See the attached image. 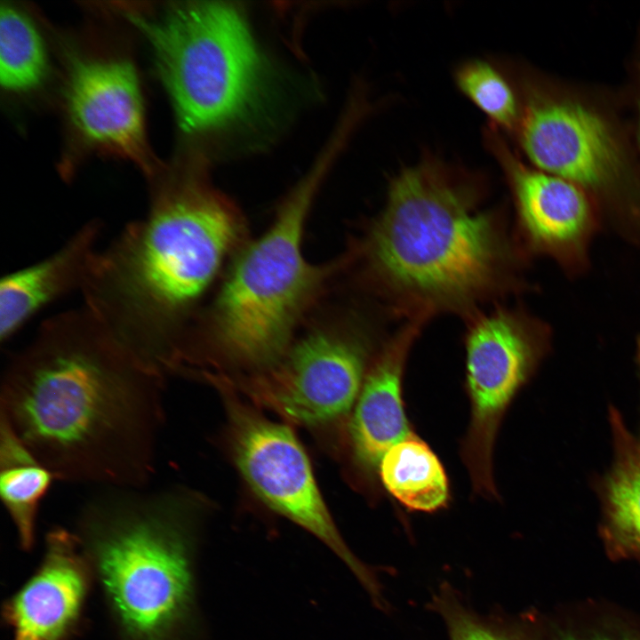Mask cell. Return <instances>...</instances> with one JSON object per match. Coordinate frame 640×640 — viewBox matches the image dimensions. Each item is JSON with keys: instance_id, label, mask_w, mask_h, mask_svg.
Listing matches in <instances>:
<instances>
[{"instance_id": "9", "label": "cell", "mask_w": 640, "mask_h": 640, "mask_svg": "<svg viewBox=\"0 0 640 640\" xmlns=\"http://www.w3.org/2000/svg\"><path fill=\"white\" fill-rule=\"evenodd\" d=\"M548 324L522 307L500 306L468 319L466 379L471 417L462 455L475 489L496 493L492 454L500 422L516 393L548 353Z\"/></svg>"}, {"instance_id": "13", "label": "cell", "mask_w": 640, "mask_h": 640, "mask_svg": "<svg viewBox=\"0 0 640 640\" xmlns=\"http://www.w3.org/2000/svg\"><path fill=\"white\" fill-rule=\"evenodd\" d=\"M423 325L404 323L383 341L368 368L349 427L353 455L364 469L379 467L383 455L410 434L401 384L408 354Z\"/></svg>"}, {"instance_id": "1", "label": "cell", "mask_w": 640, "mask_h": 640, "mask_svg": "<svg viewBox=\"0 0 640 640\" xmlns=\"http://www.w3.org/2000/svg\"><path fill=\"white\" fill-rule=\"evenodd\" d=\"M164 378L83 305L13 355L0 415L57 479L141 489L155 471Z\"/></svg>"}, {"instance_id": "15", "label": "cell", "mask_w": 640, "mask_h": 640, "mask_svg": "<svg viewBox=\"0 0 640 640\" xmlns=\"http://www.w3.org/2000/svg\"><path fill=\"white\" fill-rule=\"evenodd\" d=\"M55 478L0 415V495L22 549L34 546L38 509Z\"/></svg>"}, {"instance_id": "21", "label": "cell", "mask_w": 640, "mask_h": 640, "mask_svg": "<svg viewBox=\"0 0 640 640\" xmlns=\"http://www.w3.org/2000/svg\"><path fill=\"white\" fill-rule=\"evenodd\" d=\"M557 640H637L628 636H608V635H575L572 633L562 634Z\"/></svg>"}, {"instance_id": "18", "label": "cell", "mask_w": 640, "mask_h": 640, "mask_svg": "<svg viewBox=\"0 0 640 640\" xmlns=\"http://www.w3.org/2000/svg\"><path fill=\"white\" fill-rule=\"evenodd\" d=\"M48 68L46 49L33 21L20 10L3 4L0 12V82L9 92L39 86Z\"/></svg>"}, {"instance_id": "12", "label": "cell", "mask_w": 640, "mask_h": 640, "mask_svg": "<svg viewBox=\"0 0 640 640\" xmlns=\"http://www.w3.org/2000/svg\"><path fill=\"white\" fill-rule=\"evenodd\" d=\"M94 580L75 532L51 530L40 566L3 605V620L12 628V640H71Z\"/></svg>"}, {"instance_id": "5", "label": "cell", "mask_w": 640, "mask_h": 640, "mask_svg": "<svg viewBox=\"0 0 640 640\" xmlns=\"http://www.w3.org/2000/svg\"><path fill=\"white\" fill-rule=\"evenodd\" d=\"M319 176L301 183L281 206L270 228L245 244L206 306L185 330L176 367L196 373L220 356L256 372L284 354L301 321L343 258L312 264L302 252V236Z\"/></svg>"}, {"instance_id": "6", "label": "cell", "mask_w": 640, "mask_h": 640, "mask_svg": "<svg viewBox=\"0 0 640 640\" xmlns=\"http://www.w3.org/2000/svg\"><path fill=\"white\" fill-rule=\"evenodd\" d=\"M149 43L180 128L214 131L255 99L262 62L243 15L228 4L188 3L158 18L128 13Z\"/></svg>"}, {"instance_id": "22", "label": "cell", "mask_w": 640, "mask_h": 640, "mask_svg": "<svg viewBox=\"0 0 640 640\" xmlns=\"http://www.w3.org/2000/svg\"><path fill=\"white\" fill-rule=\"evenodd\" d=\"M639 135H640V126H639Z\"/></svg>"}, {"instance_id": "20", "label": "cell", "mask_w": 640, "mask_h": 640, "mask_svg": "<svg viewBox=\"0 0 640 640\" xmlns=\"http://www.w3.org/2000/svg\"><path fill=\"white\" fill-rule=\"evenodd\" d=\"M446 624L450 640H519L505 627L492 624L462 605L450 590L435 599Z\"/></svg>"}, {"instance_id": "16", "label": "cell", "mask_w": 640, "mask_h": 640, "mask_svg": "<svg viewBox=\"0 0 640 640\" xmlns=\"http://www.w3.org/2000/svg\"><path fill=\"white\" fill-rule=\"evenodd\" d=\"M379 468L384 487L409 509L433 512L447 504L449 484L442 463L411 433L383 455Z\"/></svg>"}, {"instance_id": "14", "label": "cell", "mask_w": 640, "mask_h": 640, "mask_svg": "<svg viewBox=\"0 0 640 640\" xmlns=\"http://www.w3.org/2000/svg\"><path fill=\"white\" fill-rule=\"evenodd\" d=\"M100 220L80 227L56 252L0 282V339L12 338L40 309L86 284L100 250Z\"/></svg>"}, {"instance_id": "8", "label": "cell", "mask_w": 640, "mask_h": 640, "mask_svg": "<svg viewBox=\"0 0 640 640\" xmlns=\"http://www.w3.org/2000/svg\"><path fill=\"white\" fill-rule=\"evenodd\" d=\"M210 382L221 391L235 460L247 484L272 510L302 527L329 548L380 603V584L341 537L317 487L310 461L293 431L241 401L226 380Z\"/></svg>"}, {"instance_id": "11", "label": "cell", "mask_w": 640, "mask_h": 640, "mask_svg": "<svg viewBox=\"0 0 640 640\" xmlns=\"http://www.w3.org/2000/svg\"><path fill=\"white\" fill-rule=\"evenodd\" d=\"M66 99L72 125L85 143L133 162L149 179L161 173L147 142L143 98L132 63L73 60Z\"/></svg>"}, {"instance_id": "19", "label": "cell", "mask_w": 640, "mask_h": 640, "mask_svg": "<svg viewBox=\"0 0 640 640\" xmlns=\"http://www.w3.org/2000/svg\"><path fill=\"white\" fill-rule=\"evenodd\" d=\"M456 82L466 94L492 122L511 129L518 123L516 96L504 76L489 63L474 60L461 65Z\"/></svg>"}, {"instance_id": "7", "label": "cell", "mask_w": 640, "mask_h": 640, "mask_svg": "<svg viewBox=\"0 0 640 640\" xmlns=\"http://www.w3.org/2000/svg\"><path fill=\"white\" fill-rule=\"evenodd\" d=\"M378 328L351 312L316 324L293 340L271 366L255 372L244 390L258 403L297 424L316 427L347 415L382 345Z\"/></svg>"}, {"instance_id": "2", "label": "cell", "mask_w": 640, "mask_h": 640, "mask_svg": "<svg viewBox=\"0 0 640 640\" xmlns=\"http://www.w3.org/2000/svg\"><path fill=\"white\" fill-rule=\"evenodd\" d=\"M484 194L476 178L430 157L391 180L383 209L344 256L385 316L468 320L531 287L530 257L505 212L482 205Z\"/></svg>"}, {"instance_id": "10", "label": "cell", "mask_w": 640, "mask_h": 640, "mask_svg": "<svg viewBox=\"0 0 640 640\" xmlns=\"http://www.w3.org/2000/svg\"><path fill=\"white\" fill-rule=\"evenodd\" d=\"M487 142L510 186L514 229L526 254L550 258L569 276L583 274L603 222L588 194L571 181L524 165L497 132L489 131Z\"/></svg>"}, {"instance_id": "3", "label": "cell", "mask_w": 640, "mask_h": 640, "mask_svg": "<svg viewBox=\"0 0 640 640\" xmlns=\"http://www.w3.org/2000/svg\"><path fill=\"white\" fill-rule=\"evenodd\" d=\"M152 181L144 218L100 250L84 305L134 355L164 376L223 263L245 244L236 207L199 172Z\"/></svg>"}, {"instance_id": "4", "label": "cell", "mask_w": 640, "mask_h": 640, "mask_svg": "<svg viewBox=\"0 0 640 640\" xmlns=\"http://www.w3.org/2000/svg\"><path fill=\"white\" fill-rule=\"evenodd\" d=\"M87 503L76 535L120 640H182L195 612L193 519L178 489L113 488Z\"/></svg>"}, {"instance_id": "17", "label": "cell", "mask_w": 640, "mask_h": 640, "mask_svg": "<svg viewBox=\"0 0 640 640\" xmlns=\"http://www.w3.org/2000/svg\"><path fill=\"white\" fill-rule=\"evenodd\" d=\"M615 459L603 487V505L611 534L640 550V434L632 435L611 411Z\"/></svg>"}]
</instances>
